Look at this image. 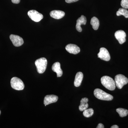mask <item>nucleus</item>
<instances>
[{"label":"nucleus","instance_id":"f257e3e1","mask_svg":"<svg viewBox=\"0 0 128 128\" xmlns=\"http://www.w3.org/2000/svg\"><path fill=\"white\" fill-rule=\"evenodd\" d=\"M101 83L107 89L110 90H114L116 88L115 81L112 78L108 76H104L101 79Z\"/></svg>","mask_w":128,"mask_h":128},{"label":"nucleus","instance_id":"f03ea898","mask_svg":"<svg viewBox=\"0 0 128 128\" xmlns=\"http://www.w3.org/2000/svg\"><path fill=\"white\" fill-rule=\"evenodd\" d=\"M94 96L100 100L105 101H111L113 99V96L100 89H96L94 92Z\"/></svg>","mask_w":128,"mask_h":128},{"label":"nucleus","instance_id":"7ed1b4c3","mask_svg":"<svg viewBox=\"0 0 128 128\" xmlns=\"http://www.w3.org/2000/svg\"><path fill=\"white\" fill-rule=\"evenodd\" d=\"M35 64L37 71L40 74H42L46 70L48 64V61L46 58H41L35 61Z\"/></svg>","mask_w":128,"mask_h":128},{"label":"nucleus","instance_id":"20e7f679","mask_svg":"<svg viewBox=\"0 0 128 128\" xmlns=\"http://www.w3.org/2000/svg\"><path fill=\"white\" fill-rule=\"evenodd\" d=\"M12 87L15 90H23L25 87L24 83L22 80L17 77H14L12 78L10 81Z\"/></svg>","mask_w":128,"mask_h":128},{"label":"nucleus","instance_id":"39448f33","mask_svg":"<svg viewBox=\"0 0 128 128\" xmlns=\"http://www.w3.org/2000/svg\"><path fill=\"white\" fill-rule=\"evenodd\" d=\"M114 81L116 86L119 89H121L124 85L127 84L128 82V78L123 75H117L115 76Z\"/></svg>","mask_w":128,"mask_h":128},{"label":"nucleus","instance_id":"423d86ee","mask_svg":"<svg viewBox=\"0 0 128 128\" xmlns=\"http://www.w3.org/2000/svg\"><path fill=\"white\" fill-rule=\"evenodd\" d=\"M28 15L32 20L38 22L43 18L42 14L34 10H30L28 12Z\"/></svg>","mask_w":128,"mask_h":128},{"label":"nucleus","instance_id":"0eeeda50","mask_svg":"<svg viewBox=\"0 0 128 128\" xmlns=\"http://www.w3.org/2000/svg\"><path fill=\"white\" fill-rule=\"evenodd\" d=\"M98 58L106 61H108L110 59V56L109 52L105 48H101L100 52L98 54Z\"/></svg>","mask_w":128,"mask_h":128},{"label":"nucleus","instance_id":"6e6552de","mask_svg":"<svg viewBox=\"0 0 128 128\" xmlns=\"http://www.w3.org/2000/svg\"><path fill=\"white\" fill-rule=\"evenodd\" d=\"M10 38L13 45L16 47H19L23 44V39L18 35L11 34L10 36Z\"/></svg>","mask_w":128,"mask_h":128},{"label":"nucleus","instance_id":"1a4fd4ad","mask_svg":"<svg viewBox=\"0 0 128 128\" xmlns=\"http://www.w3.org/2000/svg\"><path fill=\"white\" fill-rule=\"evenodd\" d=\"M114 36L120 44H122L126 42V34L123 30H118L115 32Z\"/></svg>","mask_w":128,"mask_h":128},{"label":"nucleus","instance_id":"9d476101","mask_svg":"<svg viewBox=\"0 0 128 128\" xmlns=\"http://www.w3.org/2000/svg\"><path fill=\"white\" fill-rule=\"evenodd\" d=\"M66 49L70 54H76L80 52V48L78 46L75 44H69L66 47Z\"/></svg>","mask_w":128,"mask_h":128},{"label":"nucleus","instance_id":"9b49d317","mask_svg":"<svg viewBox=\"0 0 128 128\" xmlns=\"http://www.w3.org/2000/svg\"><path fill=\"white\" fill-rule=\"evenodd\" d=\"M58 98V97L55 95H47L44 97V104L45 106H46L50 104L54 103L57 102Z\"/></svg>","mask_w":128,"mask_h":128},{"label":"nucleus","instance_id":"f8f14e48","mask_svg":"<svg viewBox=\"0 0 128 128\" xmlns=\"http://www.w3.org/2000/svg\"><path fill=\"white\" fill-rule=\"evenodd\" d=\"M86 19L84 16L82 15L79 18L76 20V28L78 32H81L82 31V28L81 27V25H86Z\"/></svg>","mask_w":128,"mask_h":128},{"label":"nucleus","instance_id":"ddd939ff","mask_svg":"<svg viewBox=\"0 0 128 128\" xmlns=\"http://www.w3.org/2000/svg\"><path fill=\"white\" fill-rule=\"evenodd\" d=\"M65 13L64 12L58 10H54L50 12V15L51 17L55 19H60L64 17Z\"/></svg>","mask_w":128,"mask_h":128},{"label":"nucleus","instance_id":"4468645a","mask_svg":"<svg viewBox=\"0 0 128 128\" xmlns=\"http://www.w3.org/2000/svg\"><path fill=\"white\" fill-rule=\"evenodd\" d=\"M52 69L53 71L57 73V77L62 76L63 74V71L60 68V64L59 62H55L53 64Z\"/></svg>","mask_w":128,"mask_h":128},{"label":"nucleus","instance_id":"2eb2a0df","mask_svg":"<svg viewBox=\"0 0 128 128\" xmlns=\"http://www.w3.org/2000/svg\"><path fill=\"white\" fill-rule=\"evenodd\" d=\"M83 78V73L81 72H78L76 74L74 85L76 87H79L80 86Z\"/></svg>","mask_w":128,"mask_h":128},{"label":"nucleus","instance_id":"dca6fc26","mask_svg":"<svg viewBox=\"0 0 128 128\" xmlns=\"http://www.w3.org/2000/svg\"><path fill=\"white\" fill-rule=\"evenodd\" d=\"M88 98H82L80 101V104L79 107V110L81 112H83L84 110L87 109L88 108Z\"/></svg>","mask_w":128,"mask_h":128},{"label":"nucleus","instance_id":"f3484780","mask_svg":"<svg viewBox=\"0 0 128 128\" xmlns=\"http://www.w3.org/2000/svg\"><path fill=\"white\" fill-rule=\"evenodd\" d=\"M90 24L92 26V28L94 30H97L98 29L99 25H100L99 21L98 18L96 17H92L91 20Z\"/></svg>","mask_w":128,"mask_h":128},{"label":"nucleus","instance_id":"a211bd4d","mask_svg":"<svg viewBox=\"0 0 128 128\" xmlns=\"http://www.w3.org/2000/svg\"><path fill=\"white\" fill-rule=\"evenodd\" d=\"M116 15L118 16H123L126 18H128V11L124 8H120L116 12Z\"/></svg>","mask_w":128,"mask_h":128},{"label":"nucleus","instance_id":"6ab92c4d","mask_svg":"<svg viewBox=\"0 0 128 128\" xmlns=\"http://www.w3.org/2000/svg\"><path fill=\"white\" fill-rule=\"evenodd\" d=\"M116 110V112L118 113L120 116L122 118L126 116L128 114V110L127 109L120 108H117Z\"/></svg>","mask_w":128,"mask_h":128},{"label":"nucleus","instance_id":"aec40b11","mask_svg":"<svg viewBox=\"0 0 128 128\" xmlns=\"http://www.w3.org/2000/svg\"><path fill=\"white\" fill-rule=\"evenodd\" d=\"M94 114V110L92 108H89L84 110L83 114L86 118H90Z\"/></svg>","mask_w":128,"mask_h":128},{"label":"nucleus","instance_id":"412c9836","mask_svg":"<svg viewBox=\"0 0 128 128\" xmlns=\"http://www.w3.org/2000/svg\"><path fill=\"white\" fill-rule=\"evenodd\" d=\"M121 6L124 9H128V0H122L121 2Z\"/></svg>","mask_w":128,"mask_h":128},{"label":"nucleus","instance_id":"4be33fe9","mask_svg":"<svg viewBox=\"0 0 128 128\" xmlns=\"http://www.w3.org/2000/svg\"><path fill=\"white\" fill-rule=\"evenodd\" d=\"M79 0H65L66 2L68 3H72L78 1Z\"/></svg>","mask_w":128,"mask_h":128},{"label":"nucleus","instance_id":"5701e85b","mask_svg":"<svg viewBox=\"0 0 128 128\" xmlns=\"http://www.w3.org/2000/svg\"><path fill=\"white\" fill-rule=\"evenodd\" d=\"M12 2L14 4H18L20 3V0H12Z\"/></svg>","mask_w":128,"mask_h":128},{"label":"nucleus","instance_id":"b1692460","mask_svg":"<svg viewBox=\"0 0 128 128\" xmlns=\"http://www.w3.org/2000/svg\"><path fill=\"white\" fill-rule=\"evenodd\" d=\"M97 128H104V125L100 123L98 124V125L97 127H96Z\"/></svg>","mask_w":128,"mask_h":128},{"label":"nucleus","instance_id":"393cba45","mask_svg":"<svg viewBox=\"0 0 128 128\" xmlns=\"http://www.w3.org/2000/svg\"><path fill=\"white\" fill-rule=\"evenodd\" d=\"M111 128H118L119 127L118 126V125H113V126H112V127H111Z\"/></svg>","mask_w":128,"mask_h":128},{"label":"nucleus","instance_id":"a878e982","mask_svg":"<svg viewBox=\"0 0 128 128\" xmlns=\"http://www.w3.org/2000/svg\"><path fill=\"white\" fill-rule=\"evenodd\" d=\"M0 114H1V111H0Z\"/></svg>","mask_w":128,"mask_h":128}]
</instances>
